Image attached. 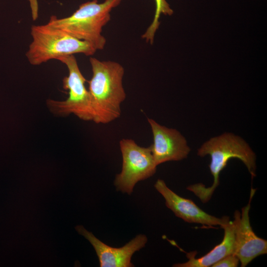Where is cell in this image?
<instances>
[{
	"label": "cell",
	"mask_w": 267,
	"mask_h": 267,
	"mask_svg": "<svg viewBox=\"0 0 267 267\" xmlns=\"http://www.w3.org/2000/svg\"><path fill=\"white\" fill-rule=\"evenodd\" d=\"M92 77L89 81V92L93 113L92 121L107 124L118 118L121 104L126 94L123 85L124 69L113 61L89 58Z\"/></svg>",
	"instance_id": "cell-1"
},
{
	"label": "cell",
	"mask_w": 267,
	"mask_h": 267,
	"mask_svg": "<svg viewBox=\"0 0 267 267\" xmlns=\"http://www.w3.org/2000/svg\"><path fill=\"white\" fill-rule=\"evenodd\" d=\"M211 157L209 169L213 177V184L206 187L198 183L189 185L187 189L193 192L204 203L208 202L220 183V174L232 158L241 161L246 167L252 178L256 176V156L253 150L242 137L231 133H224L210 138L197 150V155Z\"/></svg>",
	"instance_id": "cell-2"
},
{
	"label": "cell",
	"mask_w": 267,
	"mask_h": 267,
	"mask_svg": "<svg viewBox=\"0 0 267 267\" xmlns=\"http://www.w3.org/2000/svg\"><path fill=\"white\" fill-rule=\"evenodd\" d=\"M122 0H97L81 4L70 16L58 18L50 16L49 25L61 30L69 35L90 44L97 50L104 48L106 40L102 35L103 28L111 19L110 12Z\"/></svg>",
	"instance_id": "cell-3"
},
{
	"label": "cell",
	"mask_w": 267,
	"mask_h": 267,
	"mask_svg": "<svg viewBox=\"0 0 267 267\" xmlns=\"http://www.w3.org/2000/svg\"><path fill=\"white\" fill-rule=\"evenodd\" d=\"M31 35L32 41L26 56L29 62L34 66L76 53L91 56L96 51L90 44L77 39L47 23L32 25Z\"/></svg>",
	"instance_id": "cell-4"
},
{
	"label": "cell",
	"mask_w": 267,
	"mask_h": 267,
	"mask_svg": "<svg viewBox=\"0 0 267 267\" xmlns=\"http://www.w3.org/2000/svg\"><path fill=\"white\" fill-rule=\"evenodd\" d=\"M57 60L64 64L68 76L63 80L64 89L68 90V97L63 101L49 99L47 104L55 114L65 116L73 114L84 121H92L93 113L90 97L85 87L86 80L82 74L74 55L59 57Z\"/></svg>",
	"instance_id": "cell-5"
},
{
	"label": "cell",
	"mask_w": 267,
	"mask_h": 267,
	"mask_svg": "<svg viewBox=\"0 0 267 267\" xmlns=\"http://www.w3.org/2000/svg\"><path fill=\"white\" fill-rule=\"evenodd\" d=\"M123 164L121 172L117 175L114 185L118 191L130 195L136 183L154 175L157 165L150 147H143L131 139L120 141Z\"/></svg>",
	"instance_id": "cell-6"
},
{
	"label": "cell",
	"mask_w": 267,
	"mask_h": 267,
	"mask_svg": "<svg viewBox=\"0 0 267 267\" xmlns=\"http://www.w3.org/2000/svg\"><path fill=\"white\" fill-rule=\"evenodd\" d=\"M147 121L153 139V143L150 147L157 166L187 157L191 149L186 138L179 131L161 125L151 118H148Z\"/></svg>",
	"instance_id": "cell-7"
},
{
	"label": "cell",
	"mask_w": 267,
	"mask_h": 267,
	"mask_svg": "<svg viewBox=\"0 0 267 267\" xmlns=\"http://www.w3.org/2000/svg\"><path fill=\"white\" fill-rule=\"evenodd\" d=\"M256 192L251 188L248 204L242 208L237 217L233 254L239 260L241 267H245L255 258L267 253V241L258 237L250 222L251 202Z\"/></svg>",
	"instance_id": "cell-8"
},
{
	"label": "cell",
	"mask_w": 267,
	"mask_h": 267,
	"mask_svg": "<svg viewBox=\"0 0 267 267\" xmlns=\"http://www.w3.org/2000/svg\"><path fill=\"white\" fill-rule=\"evenodd\" d=\"M76 230L92 245L98 256L101 267H132L133 254L145 245L147 241L144 234H138L120 248L109 246L97 238L82 225H77Z\"/></svg>",
	"instance_id": "cell-9"
},
{
	"label": "cell",
	"mask_w": 267,
	"mask_h": 267,
	"mask_svg": "<svg viewBox=\"0 0 267 267\" xmlns=\"http://www.w3.org/2000/svg\"><path fill=\"white\" fill-rule=\"evenodd\" d=\"M154 187L165 199L166 206L185 222L210 226L220 225L222 227L229 221V217L226 216L219 218L207 213L192 200L173 191L162 179H157Z\"/></svg>",
	"instance_id": "cell-10"
},
{
	"label": "cell",
	"mask_w": 267,
	"mask_h": 267,
	"mask_svg": "<svg viewBox=\"0 0 267 267\" xmlns=\"http://www.w3.org/2000/svg\"><path fill=\"white\" fill-rule=\"evenodd\" d=\"M239 211L236 210L234 214V220L229 221L222 227L224 229L222 241L209 252L200 258H196V251L186 253L188 260L183 263L173 265L175 267H209L223 258L233 254L235 246V230L237 217Z\"/></svg>",
	"instance_id": "cell-11"
},
{
	"label": "cell",
	"mask_w": 267,
	"mask_h": 267,
	"mask_svg": "<svg viewBox=\"0 0 267 267\" xmlns=\"http://www.w3.org/2000/svg\"><path fill=\"white\" fill-rule=\"evenodd\" d=\"M154 1L155 11L153 20L145 32L141 36L146 43H149L151 44L153 43L155 32L159 27V19L160 15L163 14L166 15H171L174 12L166 0H154Z\"/></svg>",
	"instance_id": "cell-12"
},
{
	"label": "cell",
	"mask_w": 267,
	"mask_h": 267,
	"mask_svg": "<svg viewBox=\"0 0 267 267\" xmlns=\"http://www.w3.org/2000/svg\"><path fill=\"white\" fill-rule=\"evenodd\" d=\"M239 263L238 257L233 254L229 255L214 264L212 267H236Z\"/></svg>",
	"instance_id": "cell-13"
}]
</instances>
